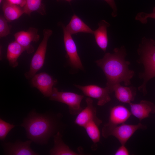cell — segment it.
Returning <instances> with one entry per match:
<instances>
[{
  "mask_svg": "<svg viewBox=\"0 0 155 155\" xmlns=\"http://www.w3.org/2000/svg\"><path fill=\"white\" fill-rule=\"evenodd\" d=\"M60 113L47 112L39 113L33 109L20 125L25 129L27 137L39 145L46 144L50 138L63 129Z\"/></svg>",
  "mask_w": 155,
  "mask_h": 155,
  "instance_id": "1",
  "label": "cell"
},
{
  "mask_svg": "<svg viewBox=\"0 0 155 155\" xmlns=\"http://www.w3.org/2000/svg\"><path fill=\"white\" fill-rule=\"evenodd\" d=\"M126 55L123 46L115 48L112 53H106L102 59L95 61L105 75L106 87L111 93L113 92L115 86L121 82L126 86L130 85L131 80L135 75L134 71L129 69L130 62L125 60Z\"/></svg>",
  "mask_w": 155,
  "mask_h": 155,
  "instance_id": "2",
  "label": "cell"
},
{
  "mask_svg": "<svg viewBox=\"0 0 155 155\" xmlns=\"http://www.w3.org/2000/svg\"><path fill=\"white\" fill-rule=\"evenodd\" d=\"M146 126L141 123L136 125L125 123L112 127L103 126L102 131V136L107 138L113 136L116 138L121 144L125 145L134 133L139 129H145Z\"/></svg>",
  "mask_w": 155,
  "mask_h": 155,
  "instance_id": "3",
  "label": "cell"
},
{
  "mask_svg": "<svg viewBox=\"0 0 155 155\" xmlns=\"http://www.w3.org/2000/svg\"><path fill=\"white\" fill-rule=\"evenodd\" d=\"M52 33V31L50 29L43 30V38L31 59L29 71L24 74L26 78H31L43 67L45 59L48 41Z\"/></svg>",
  "mask_w": 155,
  "mask_h": 155,
  "instance_id": "4",
  "label": "cell"
},
{
  "mask_svg": "<svg viewBox=\"0 0 155 155\" xmlns=\"http://www.w3.org/2000/svg\"><path fill=\"white\" fill-rule=\"evenodd\" d=\"M51 100L56 101L66 104L69 111L71 115H77L82 109L80 104L84 96L68 92H61L53 87L51 95L49 97Z\"/></svg>",
  "mask_w": 155,
  "mask_h": 155,
  "instance_id": "5",
  "label": "cell"
},
{
  "mask_svg": "<svg viewBox=\"0 0 155 155\" xmlns=\"http://www.w3.org/2000/svg\"><path fill=\"white\" fill-rule=\"evenodd\" d=\"M74 86L80 90L86 96L98 100L97 105L102 106L111 100L108 89L105 87H101L95 85L81 86L75 84Z\"/></svg>",
  "mask_w": 155,
  "mask_h": 155,
  "instance_id": "6",
  "label": "cell"
},
{
  "mask_svg": "<svg viewBox=\"0 0 155 155\" xmlns=\"http://www.w3.org/2000/svg\"><path fill=\"white\" fill-rule=\"evenodd\" d=\"M63 33V40L65 49L70 65L73 67L83 69L81 61L78 55L77 46L71 35L66 30L65 26H61Z\"/></svg>",
  "mask_w": 155,
  "mask_h": 155,
  "instance_id": "7",
  "label": "cell"
},
{
  "mask_svg": "<svg viewBox=\"0 0 155 155\" xmlns=\"http://www.w3.org/2000/svg\"><path fill=\"white\" fill-rule=\"evenodd\" d=\"M31 79L33 86L37 88L46 97L50 96L53 86L57 82L56 80L45 72L35 74Z\"/></svg>",
  "mask_w": 155,
  "mask_h": 155,
  "instance_id": "8",
  "label": "cell"
},
{
  "mask_svg": "<svg viewBox=\"0 0 155 155\" xmlns=\"http://www.w3.org/2000/svg\"><path fill=\"white\" fill-rule=\"evenodd\" d=\"M32 142L30 140L25 142L18 140L14 143L3 142L2 145L4 154L5 155H39L31 148L30 145Z\"/></svg>",
  "mask_w": 155,
  "mask_h": 155,
  "instance_id": "9",
  "label": "cell"
},
{
  "mask_svg": "<svg viewBox=\"0 0 155 155\" xmlns=\"http://www.w3.org/2000/svg\"><path fill=\"white\" fill-rule=\"evenodd\" d=\"M14 36L15 40L29 54L34 51V48L31 44L32 42H37L40 38L38 30L32 27H30L26 31H21L16 33Z\"/></svg>",
  "mask_w": 155,
  "mask_h": 155,
  "instance_id": "10",
  "label": "cell"
},
{
  "mask_svg": "<svg viewBox=\"0 0 155 155\" xmlns=\"http://www.w3.org/2000/svg\"><path fill=\"white\" fill-rule=\"evenodd\" d=\"M86 101V107L77 115L74 121L76 124L83 127L91 121L100 119L96 116V109L93 105L92 99L88 98Z\"/></svg>",
  "mask_w": 155,
  "mask_h": 155,
  "instance_id": "11",
  "label": "cell"
},
{
  "mask_svg": "<svg viewBox=\"0 0 155 155\" xmlns=\"http://www.w3.org/2000/svg\"><path fill=\"white\" fill-rule=\"evenodd\" d=\"M131 115V112L125 106H115L110 109L108 122L103 126L112 127L125 123Z\"/></svg>",
  "mask_w": 155,
  "mask_h": 155,
  "instance_id": "12",
  "label": "cell"
},
{
  "mask_svg": "<svg viewBox=\"0 0 155 155\" xmlns=\"http://www.w3.org/2000/svg\"><path fill=\"white\" fill-rule=\"evenodd\" d=\"M129 104L131 114L140 121L155 113V105L149 101L142 100L137 103Z\"/></svg>",
  "mask_w": 155,
  "mask_h": 155,
  "instance_id": "13",
  "label": "cell"
},
{
  "mask_svg": "<svg viewBox=\"0 0 155 155\" xmlns=\"http://www.w3.org/2000/svg\"><path fill=\"white\" fill-rule=\"evenodd\" d=\"M53 147L49 152L51 155H79L80 153L76 152L71 150L63 142V135L61 131H58L53 136Z\"/></svg>",
  "mask_w": 155,
  "mask_h": 155,
  "instance_id": "14",
  "label": "cell"
},
{
  "mask_svg": "<svg viewBox=\"0 0 155 155\" xmlns=\"http://www.w3.org/2000/svg\"><path fill=\"white\" fill-rule=\"evenodd\" d=\"M116 98L119 101L129 104L134 100L136 89L133 87L123 86L118 84L113 89Z\"/></svg>",
  "mask_w": 155,
  "mask_h": 155,
  "instance_id": "15",
  "label": "cell"
},
{
  "mask_svg": "<svg viewBox=\"0 0 155 155\" xmlns=\"http://www.w3.org/2000/svg\"><path fill=\"white\" fill-rule=\"evenodd\" d=\"M98 25V28L94 31L93 34L97 44L105 52L108 43L107 28L110 26V24L105 20H102L99 22Z\"/></svg>",
  "mask_w": 155,
  "mask_h": 155,
  "instance_id": "16",
  "label": "cell"
},
{
  "mask_svg": "<svg viewBox=\"0 0 155 155\" xmlns=\"http://www.w3.org/2000/svg\"><path fill=\"white\" fill-rule=\"evenodd\" d=\"M65 28L71 35L79 32L92 34H93L94 32V31L75 14L73 15L69 23L65 26Z\"/></svg>",
  "mask_w": 155,
  "mask_h": 155,
  "instance_id": "17",
  "label": "cell"
},
{
  "mask_svg": "<svg viewBox=\"0 0 155 155\" xmlns=\"http://www.w3.org/2000/svg\"><path fill=\"white\" fill-rule=\"evenodd\" d=\"M24 51V48L15 40L9 44L6 56L10 66L15 68L18 66V58Z\"/></svg>",
  "mask_w": 155,
  "mask_h": 155,
  "instance_id": "18",
  "label": "cell"
},
{
  "mask_svg": "<svg viewBox=\"0 0 155 155\" xmlns=\"http://www.w3.org/2000/svg\"><path fill=\"white\" fill-rule=\"evenodd\" d=\"M2 8L3 16L9 21L17 19L24 13L23 8L11 4L5 0L3 2Z\"/></svg>",
  "mask_w": 155,
  "mask_h": 155,
  "instance_id": "19",
  "label": "cell"
},
{
  "mask_svg": "<svg viewBox=\"0 0 155 155\" xmlns=\"http://www.w3.org/2000/svg\"><path fill=\"white\" fill-rule=\"evenodd\" d=\"M102 123V121L100 119L92 121L88 123L84 127L93 143L92 147L93 150H96L97 144L100 140V132L99 127Z\"/></svg>",
  "mask_w": 155,
  "mask_h": 155,
  "instance_id": "20",
  "label": "cell"
},
{
  "mask_svg": "<svg viewBox=\"0 0 155 155\" xmlns=\"http://www.w3.org/2000/svg\"><path fill=\"white\" fill-rule=\"evenodd\" d=\"M144 67V71L139 73V77L143 79V82L138 89L139 91L145 95L147 92L146 87L148 82L150 79L155 77V63Z\"/></svg>",
  "mask_w": 155,
  "mask_h": 155,
  "instance_id": "21",
  "label": "cell"
},
{
  "mask_svg": "<svg viewBox=\"0 0 155 155\" xmlns=\"http://www.w3.org/2000/svg\"><path fill=\"white\" fill-rule=\"evenodd\" d=\"M42 1V0H26L23 8L24 13L30 16L33 12L36 11L42 15H44L45 10Z\"/></svg>",
  "mask_w": 155,
  "mask_h": 155,
  "instance_id": "22",
  "label": "cell"
},
{
  "mask_svg": "<svg viewBox=\"0 0 155 155\" xmlns=\"http://www.w3.org/2000/svg\"><path fill=\"white\" fill-rule=\"evenodd\" d=\"M15 126L11 124L0 118V140H5L7 134Z\"/></svg>",
  "mask_w": 155,
  "mask_h": 155,
  "instance_id": "23",
  "label": "cell"
},
{
  "mask_svg": "<svg viewBox=\"0 0 155 155\" xmlns=\"http://www.w3.org/2000/svg\"><path fill=\"white\" fill-rule=\"evenodd\" d=\"M7 20L2 15L0 16V37H6L9 35L10 32V26L7 24Z\"/></svg>",
  "mask_w": 155,
  "mask_h": 155,
  "instance_id": "24",
  "label": "cell"
},
{
  "mask_svg": "<svg viewBox=\"0 0 155 155\" xmlns=\"http://www.w3.org/2000/svg\"><path fill=\"white\" fill-rule=\"evenodd\" d=\"M149 18L155 19V7L151 13H146L143 12L138 13L135 17V20L140 21L142 24H146L147 22L148 18Z\"/></svg>",
  "mask_w": 155,
  "mask_h": 155,
  "instance_id": "25",
  "label": "cell"
},
{
  "mask_svg": "<svg viewBox=\"0 0 155 155\" xmlns=\"http://www.w3.org/2000/svg\"><path fill=\"white\" fill-rule=\"evenodd\" d=\"M130 153L125 145L121 144L114 153L115 155H129Z\"/></svg>",
  "mask_w": 155,
  "mask_h": 155,
  "instance_id": "26",
  "label": "cell"
},
{
  "mask_svg": "<svg viewBox=\"0 0 155 155\" xmlns=\"http://www.w3.org/2000/svg\"><path fill=\"white\" fill-rule=\"evenodd\" d=\"M108 3L113 9L112 15L113 17L117 15V9L114 0H104Z\"/></svg>",
  "mask_w": 155,
  "mask_h": 155,
  "instance_id": "27",
  "label": "cell"
},
{
  "mask_svg": "<svg viewBox=\"0 0 155 155\" xmlns=\"http://www.w3.org/2000/svg\"><path fill=\"white\" fill-rule=\"evenodd\" d=\"M8 2L18 6L21 7L23 8L25 6L26 0H5Z\"/></svg>",
  "mask_w": 155,
  "mask_h": 155,
  "instance_id": "28",
  "label": "cell"
},
{
  "mask_svg": "<svg viewBox=\"0 0 155 155\" xmlns=\"http://www.w3.org/2000/svg\"><path fill=\"white\" fill-rule=\"evenodd\" d=\"M68 2H70L72 0H64Z\"/></svg>",
  "mask_w": 155,
  "mask_h": 155,
  "instance_id": "29",
  "label": "cell"
},
{
  "mask_svg": "<svg viewBox=\"0 0 155 155\" xmlns=\"http://www.w3.org/2000/svg\"><path fill=\"white\" fill-rule=\"evenodd\" d=\"M3 1V0H0V3H1Z\"/></svg>",
  "mask_w": 155,
  "mask_h": 155,
  "instance_id": "30",
  "label": "cell"
}]
</instances>
